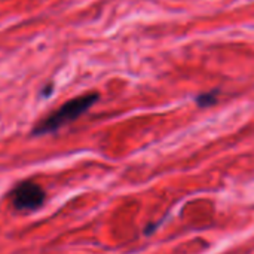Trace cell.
Wrapping results in <instances>:
<instances>
[{
	"mask_svg": "<svg viewBox=\"0 0 254 254\" xmlns=\"http://www.w3.org/2000/svg\"><path fill=\"white\" fill-rule=\"evenodd\" d=\"M100 95L97 92H89L85 95H79L76 98L68 100L64 103L60 109L48 115L45 119H42L31 131L33 135H45L54 131H58L60 128L71 124L77 118H80L83 113H86L97 101Z\"/></svg>",
	"mask_w": 254,
	"mask_h": 254,
	"instance_id": "1",
	"label": "cell"
},
{
	"mask_svg": "<svg viewBox=\"0 0 254 254\" xmlns=\"http://www.w3.org/2000/svg\"><path fill=\"white\" fill-rule=\"evenodd\" d=\"M46 198L45 190L31 180H24L18 183L10 192L12 205L16 210L22 211H33L43 205Z\"/></svg>",
	"mask_w": 254,
	"mask_h": 254,
	"instance_id": "2",
	"label": "cell"
},
{
	"mask_svg": "<svg viewBox=\"0 0 254 254\" xmlns=\"http://www.w3.org/2000/svg\"><path fill=\"white\" fill-rule=\"evenodd\" d=\"M217 100H219V91H210V92H204L198 95L196 104L199 107H211L217 103Z\"/></svg>",
	"mask_w": 254,
	"mask_h": 254,
	"instance_id": "3",
	"label": "cell"
},
{
	"mask_svg": "<svg viewBox=\"0 0 254 254\" xmlns=\"http://www.w3.org/2000/svg\"><path fill=\"white\" fill-rule=\"evenodd\" d=\"M52 89H54V85H52V83H49L48 86H45V89L42 91V94H43V95H49V94L52 92Z\"/></svg>",
	"mask_w": 254,
	"mask_h": 254,
	"instance_id": "4",
	"label": "cell"
}]
</instances>
